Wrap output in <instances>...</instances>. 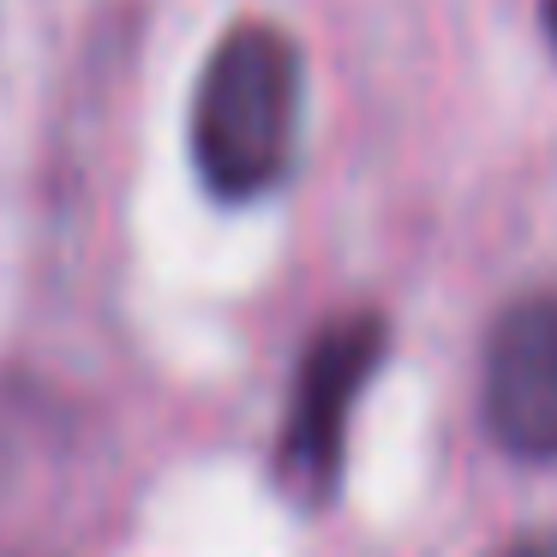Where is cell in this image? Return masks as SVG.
Here are the masks:
<instances>
[{
    "label": "cell",
    "mask_w": 557,
    "mask_h": 557,
    "mask_svg": "<svg viewBox=\"0 0 557 557\" xmlns=\"http://www.w3.org/2000/svg\"><path fill=\"white\" fill-rule=\"evenodd\" d=\"M300 49L282 25L240 18L216 37L193 90V169L228 205L288 181L300 145Z\"/></svg>",
    "instance_id": "1"
},
{
    "label": "cell",
    "mask_w": 557,
    "mask_h": 557,
    "mask_svg": "<svg viewBox=\"0 0 557 557\" xmlns=\"http://www.w3.org/2000/svg\"><path fill=\"white\" fill-rule=\"evenodd\" d=\"M389 330L377 312H342L318 324L306 342L300 366H294L288 413H282L276 437V480L294 504L324 509L342 485V461H348V420L360 389L384 366Z\"/></svg>",
    "instance_id": "2"
},
{
    "label": "cell",
    "mask_w": 557,
    "mask_h": 557,
    "mask_svg": "<svg viewBox=\"0 0 557 557\" xmlns=\"http://www.w3.org/2000/svg\"><path fill=\"white\" fill-rule=\"evenodd\" d=\"M485 432L516 461H557V288L509 300L485 330Z\"/></svg>",
    "instance_id": "3"
},
{
    "label": "cell",
    "mask_w": 557,
    "mask_h": 557,
    "mask_svg": "<svg viewBox=\"0 0 557 557\" xmlns=\"http://www.w3.org/2000/svg\"><path fill=\"white\" fill-rule=\"evenodd\" d=\"M497 557H557V528H545V533H528V540L504 545Z\"/></svg>",
    "instance_id": "4"
},
{
    "label": "cell",
    "mask_w": 557,
    "mask_h": 557,
    "mask_svg": "<svg viewBox=\"0 0 557 557\" xmlns=\"http://www.w3.org/2000/svg\"><path fill=\"white\" fill-rule=\"evenodd\" d=\"M545 37H552V54H557V0H545Z\"/></svg>",
    "instance_id": "5"
}]
</instances>
